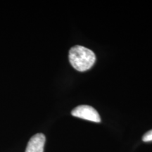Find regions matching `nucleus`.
Here are the masks:
<instances>
[{
    "mask_svg": "<svg viewBox=\"0 0 152 152\" xmlns=\"http://www.w3.org/2000/svg\"><path fill=\"white\" fill-rule=\"evenodd\" d=\"M142 140L145 142L152 141V130L148 131L147 132L144 134L143 137H142Z\"/></svg>",
    "mask_w": 152,
    "mask_h": 152,
    "instance_id": "obj_4",
    "label": "nucleus"
},
{
    "mask_svg": "<svg viewBox=\"0 0 152 152\" xmlns=\"http://www.w3.org/2000/svg\"><path fill=\"white\" fill-rule=\"evenodd\" d=\"M68 58L72 66L80 72L90 69L96 61V56L92 50L79 45L70 49Z\"/></svg>",
    "mask_w": 152,
    "mask_h": 152,
    "instance_id": "obj_1",
    "label": "nucleus"
},
{
    "mask_svg": "<svg viewBox=\"0 0 152 152\" xmlns=\"http://www.w3.org/2000/svg\"><path fill=\"white\" fill-rule=\"evenodd\" d=\"M73 116L87 120L94 123H99L101 118L99 114L94 108L90 106L81 105L75 108L71 112Z\"/></svg>",
    "mask_w": 152,
    "mask_h": 152,
    "instance_id": "obj_2",
    "label": "nucleus"
},
{
    "mask_svg": "<svg viewBox=\"0 0 152 152\" xmlns=\"http://www.w3.org/2000/svg\"><path fill=\"white\" fill-rule=\"evenodd\" d=\"M46 138L42 133H37L30 138L26 152H43Z\"/></svg>",
    "mask_w": 152,
    "mask_h": 152,
    "instance_id": "obj_3",
    "label": "nucleus"
}]
</instances>
